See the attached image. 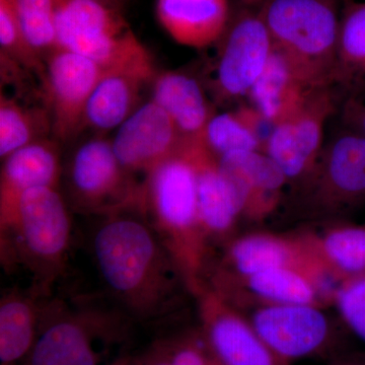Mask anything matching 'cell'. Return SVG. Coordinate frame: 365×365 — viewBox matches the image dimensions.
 <instances>
[{
	"mask_svg": "<svg viewBox=\"0 0 365 365\" xmlns=\"http://www.w3.org/2000/svg\"><path fill=\"white\" fill-rule=\"evenodd\" d=\"M67 187L71 206L83 213L98 216L140 205L143 186L118 160L112 141L93 138L74 151Z\"/></svg>",
	"mask_w": 365,
	"mask_h": 365,
	"instance_id": "8",
	"label": "cell"
},
{
	"mask_svg": "<svg viewBox=\"0 0 365 365\" xmlns=\"http://www.w3.org/2000/svg\"><path fill=\"white\" fill-rule=\"evenodd\" d=\"M241 217L260 222L279 205L288 181L280 168L261 151H235L218 158Z\"/></svg>",
	"mask_w": 365,
	"mask_h": 365,
	"instance_id": "16",
	"label": "cell"
},
{
	"mask_svg": "<svg viewBox=\"0 0 365 365\" xmlns=\"http://www.w3.org/2000/svg\"><path fill=\"white\" fill-rule=\"evenodd\" d=\"M294 267L314 274L329 287L336 280L314 260L297 234L276 235L253 232L235 237L228 244L220 267L216 270L211 287H222L245 279L269 269Z\"/></svg>",
	"mask_w": 365,
	"mask_h": 365,
	"instance_id": "13",
	"label": "cell"
},
{
	"mask_svg": "<svg viewBox=\"0 0 365 365\" xmlns=\"http://www.w3.org/2000/svg\"><path fill=\"white\" fill-rule=\"evenodd\" d=\"M314 88L274 46L267 66L249 95L254 107L277 125L294 113Z\"/></svg>",
	"mask_w": 365,
	"mask_h": 365,
	"instance_id": "23",
	"label": "cell"
},
{
	"mask_svg": "<svg viewBox=\"0 0 365 365\" xmlns=\"http://www.w3.org/2000/svg\"><path fill=\"white\" fill-rule=\"evenodd\" d=\"M141 208L194 297L207 273L210 241L199 215L195 168L184 137L176 153L145 177Z\"/></svg>",
	"mask_w": 365,
	"mask_h": 365,
	"instance_id": "2",
	"label": "cell"
},
{
	"mask_svg": "<svg viewBox=\"0 0 365 365\" xmlns=\"http://www.w3.org/2000/svg\"><path fill=\"white\" fill-rule=\"evenodd\" d=\"M43 81L45 107L51 119L55 140L66 143L85 128L86 106L108 71L91 59L58 49L45 59Z\"/></svg>",
	"mask_w": 365,
	"mask_h": 365,
	"instance_id": "12",
	"label": "cell"
},
{
	"mask_svg": "<svg viewBox=\"0 0 365 365\" xmlns=\"http://www.w3.org/2000/svg\"><path fill=\"white\" fill-rule=\"evenodd\" d=\"M172 365H211L215 361L200 329L160 340Z\"/></svg>",
	"mask_w": 365,
	"mask_h": 365,
	"instance_id": "32",
	"label": "cell"
},
{
	"mask_svg": "<svg viewBox=\"0 0 365 365\" xmlns=\"http://www.w3.org/2000/svg\"><path fill=\"white\" fill-rule=\"evenodd\" d=\"M140 359L143 365H172L158 341L151 346Z\"/></svg>",
	"mask_w": 365,
	"mask_h": 365,
	"instance_id": "35",
	"label": "cell"
},
{
	"mask_svg": "<svg viewBox=\"0 0 365 365\" xmlns=\"http://www.w3.org/2000/svg\"><path fill=\"white\" fill-rule=\"evenodd\" d=\"M151 101L172 118L182 137L202 134L213 116L200 85L180 72L165 71L155 76Z\"/></svg>",
	"mask_w": 365,
	"mask_h": 365,
	"instance_id": "24",
	"label": "cell"
},
{
	"mask_svg": "<svg viewBox=\"0 0 365 365\" xmlns=\"http://www.w3.org/2000/svg\"><path fill=\"white\" fill-rule=\"evenodd\" d=\"M182 140L172 118L150 100L118 128L112 144L127 172L132 176L141 173L146 177L176 153Z\"/></svg>",
	"mask_w": 365,
	"mask_h": 365,
	"instance_id": "15",
	"label": "cell"
},
{
	"mask_svg": "<svg viewBox=\"0 0 365 365\" xmlns=\"http://www.w3.org/2000/svg\"><path fill=\"white\" fill-rule=\"evenodd\" d=\"M52 134L51 119L44 108L30 107L18 98L1 93L0 97V157H9L14 151Z\"/></svg>",
	"mask_w": 365,
	"mask_h": 365,
	"instance_id": "27",
	"label": "cell"
},
{
	"mask_svg": "<svg viewBox=\"0 0 365 365\" xmlns=\"http://www.w3.org/2000/svg\"><path fill=\"white\" fill-rule=\"evenodd\" d=\"M91 250L107 297L134 322L176 314L192 297L181 269L140 205L102 215Z\"/></svg>",
	"mask_w": 365,
	"mask_h": 365,
	"instance_id": "1",
	"label": "cell"
},
{
	"mask_svg": "<svg viewBox=\"0 0 365 365\" xmlns=\"http://www.w3.org/2000/svg\"><path fill=\"white\" fill-rule=\"evenodd\" d=\"M300 186V206L314 220H335L364 203L365 136L346 131L333 139Z\"/></svg>",
	"mask_w": 365,
	"mask_h": 365,
	"instance_id": "7",
	"label": "cell"
},
{
	"mask_svg": "<svg viewBox=\"0 0 365 365\" xmlns=\"http://www.w3.org/2000/svg\"><path fill=\"white\" fill-rule=\"evenodd\" d=\"M334 304L345 325L365 342V273L343 282Z\"/></svg>",
	"mask_w": 365,
	"mask_h": 365,
	"instance_id": "31",
	"label": "cell"
},
{
	"mask_svg": "<svg viewBox=\"0 0 365 365\" xmlns=\"http://www.w3.org/2000/svg\"><path fill=\"white\" fill-rule=\"evenodd\" d=\"M69 204L56 187H38L21 196L13 220L0 230L4 267L25 268L36 292L52 297L66 272L71 244Z\"/></svg>",
	"mask_w": 365,
	"mask_h": 365,
	"instance_id": "4",
	"label": "cell"
},
{
	"mask_svg": "<svg viewBox=\"0 0 365 365\" xmlns=\"http://www.w3.org/2000/svg\"><path fill=\"white\" fill-rule=\"evenodd\" d=\"M34 288H11L0 299V365H21L32 351L46 302Z\"/></svg>",
	"mask_w": 365,
	"mask_h": 365,
	"instance_id": "21",
	"label": "cell"
},
{
	"mask_svg": "<svg viewBox=\"0 0 365 365\" xmlns=\"http://www.w3.org/2000/svg\"><path fill=\"white\" fill-rule=\"evenodd\" d=\"M155 11L175 42L196 49L222 39L230 21L227 0H157Z\"/></svg>",
	"mask_w": 365,
	"mask_h": 365,
	"instance_id": "20",
	"label": "cell"
},
{
	"mask_svg": "<svg viewBox=\"0 0 365 365\" xmlns=\"http://www.w3.org/2000/svg\"><path fill=\"white\" fill-rule=\"evenodd\" d=\"M58 47L91 59L108 71L153 79L155 66L123 14L91 0H54Z\"/></svg>",
	"mask_w": 365,
	"mask_h": 365,
	"instance_id": "5",
	"label": "cell"
},
{
	"mask_svg": "<svg viewBox=\"0 0 365 365\" xmlns=\"http://www.w3.org/2000/svg\"><path fill=\"white\" fill-rule=\"evenodd\" d=\"M261 16L274 46L309 85L333 88L340 20L329 0H271Z\"/></svg>",
	"mask_w": 365,
	"mask_h": 365,
	"instance_id": "6",
	"label": "cell"
},
{
	"mask_svg": "<svg viewBox=\"0 0 365 365\" xmlns=\"http://www.w3.org/2000/svg\"><path fill=\"white\" fill-rule=\"evenodd\" d=\"M341 119L347 131L365 136V88L352 91L344 97Z\"/></svg>",
	"mask_w": 365,
	"mask_h": 365,
	"instance_id": "33",
	"label": "cell"
},
{
	"mask_svg": "<svg viewBox=\"0 0 365 365\" xmlns=\"http://www.w3.org/2000/svg\"><path fill=\"white\" fill-rule=\"evenodd\" d=\"M332 365H365V355H354L338 359Z\"/></svg>",
	"mask_w": 365,
	"mask_h": 365,
	"instance_id": "37",
	"label": "cell"
},
{
	"mask_svg": "<svg viewBox=\"0 0 365 365\" xmlns=\"http://www.w3.org/2000/svg\"><path fill=\"white\" fill-rule=\"evenodd\" d=\"M333 88L345 97L365 88V2L345 0L338 34Z\"/></svg>",
	"mask_w": 365,
	"mask_h": 365,
	"instance_id": "26",
	"label": "cell"
},
{
	"mask_svg": "<svg viewBox=\"0 0 365 365\" xmlns=\"http://www.w3.org/2000/svg\"><path fill=\"white\" fill-rule=\"evenodd\" d=\"M297 234L314 260L340 284L365 273L364 225L335 222Z\"/></svg>",
	"mask_w": 365,
	"mask_h": 365,
	"instance_id": "22",
	"label": "cell"
},
{
	"mask_svg": "<svg viewBox=\"0 0 365 365\" xmlns=\"http://www.w3.org/2000/svg\"><path fill=\"white\" fill-rule=\"evenodd\" d=\"M62 175L58 143L43 139L2 160L0 173V230L13 220L21 196L38 187L59 188Z\"/></svg>",
	"mask_w": 365,
	"mask_h": 365,
	"instance_id": "18",
	"label": "cell"
},
{
	"mask_svg": "<svg viewBox=\"0 0 365 365\" xmlns=\"http://www.w3.org/2000/svg\"><path fill=\"white\" fill-rule=\"evenodd\" d=\"M235 112L241 117L252 134L256 137L260 144L262 153H265L266 146H267L269 139L272 135L276 125L255 107L242 106Z\"/></svg>",
	"mask_w": 365,
	"mask_h": 365,
	"instance_id": "34",
	"label": "cell"
},
{
	"mask_svg": "<svg viewBox=\"0 0 365 365\" xmlns=\"http://www.w3.org/2000/svg\"><path fill=\"white\" fill-rule=\"evenodd\" d=\"M133 322L109 297L68 302L52 295L35 345L21 365H112L110 353L126 343Z\"/></svg>",
	"mask_w": 365,
	"mask_h": 365,
	"instance_id": "3",
	"label": "cell"
},
{
	"mask_svg": "<svg viewBox=\"0 0 365 365\" xmlns=\"http://www.w3.org/2000/svg\"><path fill=\"white\" fill-rule=\"evenodd\" d=\"M234 306L250 309L245 316L266 345L288 365L324 354L335 344L337 331L324 307L259 302Z\"/></svg>",
	"mask_w": 365,
	"mask_h": 365,
	"instance_id": "9",
	"label": "cell"
},
{
	"mask_svg": "<svg viewBox=\"0 0 365 365\" xmlns=\"http://www.w3.org/2000/svg\"><path fill=\"white\" fill-rule=\"evenodd\" d=\"M211 365H218V364H216V362H215V361H213V362H212V364H211Z\"/></svg>",
	"mask_w": 365,
	"mask_h": 365,
	"instance_id": "39",
	"label": "cell"
},
{
	"mask_svg": "<svg viewBox=\"0 0 365 365\" xmlns=\"http://www.w3.org/2000/svg\"><path fill=\"white\" fill-rule=\"evenodd\" d=\"M31 45L43 58L58 49L54 0H7Z\"/></svg>",
	"mask_w": 365,
	"mask_h": 365,
	"instance_id": "28",
	"label": "cell"
},
{
	"mask_svg": "<svg viewBox=\"0 0 365 365\" xmlns=\"http://www.w3.org/2000/svg\"><path fill=\"white\" fill-rule=\"evenodd\" d=\"M337 91L332 86L314 88L294 113L278 123L265 153L288 182H302L323 150L324 128L335 112Z\"/></svg>",
	"mask_w": 365,
	"mask_h": 365,
	"instance_id": "11",
	"label": "cell"
},
{
	"mask_svg": "<svg viewBox=\"0 0 365 365\" xmlns=\"http://www.w3.org/2000/svg\"><path fill=\"white\" fill-rule=\"evenodd\" d=\"M195 168L199 215L209 241L225 240L241 218L239 208L220 172L218 158L201 135L184 137Z\"/></svg>",
	"mask_w": 365,
	"mask_h": 365,
	"instance_id": "19",
	"label": "cell"
},
{
	"mask_svg": "<svg viewBox=\"0 0 365 365\" xmlns=\"http://www.w3.org/2000/svg\"><path fill=\"white\" fill-rule=\"evenodd\" d=\"M211 287L225 297L242 292V295L227 299L232 304L259 302L326 307L334 304L336 295L333 288L314 274L294 267L269 269L237 282Z\"/></svg>",
	"mask_w": 365,
	"mask_h": 365,
	"instance_id": "17",
	"label": "cell"
},
{
	"mask_svg": "<svg viewBox=\"0 0 365 365\" xmlns=\"http://www.w3.org/2000/svg\"><path fill=\"white\" fill-rule=\"evenodd\" d=\"M0 48L1 58L34 72L43 83L46 74L45 59L29 42L7 0H0Z\"/></svg>",
	"mask_w": 365,
	"mask_h": 365,
	"instance_id": "29",
	"label": "cell"
},
{
	"mask_svg": "<svg viewBox=\"0 0 365 365\" xmlns=\"http://www.w3.org/2000/svg\"><path fill=\"white\" fill-rule=\"evenodd\" d=\"M199 329L218 365H288L262 340L247 317L204 281L194 294Z\"/></svg>",
	"mask_w": 365,
	"mask_h": 365,
	"instance_id": "10",
	"label": "cell"
},
{
	"mask_svg": "<svg viewBox=\"0 0 365 365\" xmlns=\"http://www.w3.org/2000/svg\"><path fill=\"white\" fill-rule=\"evenodd\" d=\"M153 79L126 71H108L86 109L85 126L104 132L119 128L138 109L143 86Z\"/></svg>",
	"mask_w": 365,
	"mask_h": 365,
	"instance_id": "25",
	"label": "cell"
},
{
	"mask_svg": "<svg viewBox=\"0 0 365 365\" xmlns=\"http://www.w3.org/2000/svg\"><path fill=\"white\" fill-rule=\"evenodd\" d=\"M91 1L97 2L101 6L114 9V11H120L122 14H123L125 4H126V0H91Z\"/></svg>",
	"mask_w": 365,
	"mask_h": 365,
	"instance_id": "36",
	"label": "cell"
},
{
	"mask_svg": "<svg viewBox=\"0 0 365 365\" xmlns=\"http://www.w3.org/2000/svg\"><path fill=\"white\" fill-rule=\"evenodd\" d=\"M200 135L217 158L235 151L262 153L256 137L235 111L213 115Z\"/></svg>",
	"mask_w": 365,
	"mask_h": 365,
	"instance_id": "30",
	"label": "cell"
},
{
	"mask_svg": "<svg viewBox=\"0 0 365 365\" xmlns=\"http://www.w3.org/2000/svg\"><path fill=\"white\" fill-rule=\"evenodd\" d=\"M112 365H143L141 359H131V357L123 356L118 359Z\"/></svg>",
	"mask_w": 365,
	"mask_h": 365,
	"instance_id": "38",
	"label": "cell"
},
{
	"mask_svg": "<svg viewBox=\"0 0 365 365\" xmlns=\"http://www.w3.org/2000/svg\"><path fill=\"white\" fill-rule=\"evenodd\" d=\"M217 83L225 98L250 93L267 66L273 41L261 14H244L225 31Z\"/></svg>",
	"mask_w": 365,
	"mask_h": 365,
	"instance_id": "14",
	"label": "cell"
}]
</instances>
